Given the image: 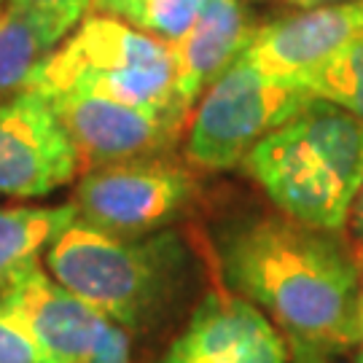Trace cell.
<instances>
[{
  "instance_id": "obj_1",
  "label": "cell",
  "mask_w": 363,
  "mask_h": 363,
  "mask_svg": "<svg viewBox=\"0 0 363 363\" xmlns=\"http://www.w3.org/2000/svg\"><path fill=\"white\" fill-rule=\"evenodd\" d=\"M218 261L229 291L256 304L291 352L331 358L363 342V277L337 232L253 216L220 232Z\"/></svg>"
},
{
  "instance_id": "obj_2",
  "label": "cell",
  "mask_w": 363,
  "mask_h": 363,
  "mask_svg": "<svg viewBox=\"0 0 363 363\" xmlns=\"http://www.w3.org/2000/svg\"><path fill=\"white\" fill-rule=\"evenodd\" d=\"M240 167L283 216L342 232L363 186V121L315 97L298 116L261 138Z\"/></svg>"
},
{
  "instance_id": "obj_3",
  "label": "cell",
  "mask_w": 363,
  "mask_h": 363,
  "mask_svg": "<svg viewBox=\"0 0 363 363\" xmlns=\"http://www.w3.org/2000/svg\"><path fill=\"white\" fill-rule=\"evenodd\" d=\"M43 259L62 286L130 331L162 320L191 280V253L169 229L118 237L76 218Z\"/></svg>"
},
{
  "instance_id": "obj_4",
  "label": "cell",
  "mask_w": 363,
  "mask_h": 363,
  "mask_svg": "<svg viewBox=\"0 0 363 363\" xmlns=\"http://www.w3.org/2000/svg\"><path fill=\"white\" fill-rule=\"evenodd\" d=\"M27 89L46 97L60 91H89L164 113L181 124L191 116L175 91V62L167 40L111 13L86 16L33 73Z\"/></svg>"
},
{
  "instance_id": "obj_5",
  "label": "cell",
  "mask_w": 363,
  "mask_h": 363,
  "mask_svg": "<svg viewBox=\"0 0 363 363\" xmlns=\"http://www.w3.org/2000/svg\"><path fill=\"white\" fill-rule=\"evenodd\" d=\"M315 94L267 76L240 54L210 84L191 116L186 159L199 169L240 167L250 148L298 116Z\"/></svg>"
},
{
  "instance_id": "obj_6",
  "label": "cell",
  "mask_w": 363,
  "mask_h": 363,
  "mask_svg": "<svg viewBox=\"0 0 363 363\" xmlns=\"http://www.w3.org/2000/svg\"><path fill=\"white\" fill-rule=\"evenodd\" d=\"M191 169L169 156H140L86 169L73 205L81 220L118 237H143L183 218L196 199Z\"/></svg>"
},
{
  "instance_id": "obj_7",
  "label": "cell",
  "mask_w": 363,
  "mask_h": 363,
  "mask_svg": "<svg viewBox=\"0 0 363 363\" xmlns=\"http://www.w3.org/2000/svg\"><path fill=\"white\" fill-rule=\"evenodd\" d=\"M0 304L27 328L49 363H130V328L76 296L35 264Z\"/></svg>"
},
{
  "instance_id": "obj_8",
  "label": "cell",
  "mask_w": 363,
  "mask_h": 363,
  "mask_svg": "<svg viewBox=\"0 0 363 363\" xmlns=\"http://www.w3.org/2000/svg\"><path fill=\"white\" fill-rule=\"evenodd\" d=\"M78 172L76 145L46 94L25 89L0 103V196L38 199Z\"/></svg>"
},
{
  "instance_id": "obj_9",
  "label": "cell",
  "mask_w": 363,
  "mask_h": 363,
  "mask_svg": "<svg viewBox=\"0 0 363 363\" xmlns=\"http://www.w3.org/2000/svg\"><path fill=\"white\" fill-rule=\"evenodd\" d=\"M49 100L76 145L84 172L113 162L167 154L186 127L164 113L89 91H60Z\"/></svg>"
},
{
  "instance_id": "obj_10",
  "label": "cell",
  "mask_w": 363,
  "mask_h": 363,
  "mask_svg": "<svg viewBox=\"0 0 363 363\" xmlns=\"http://www.w3.org/2000/svg\"><path fill=\"white\" fill-rule=\"evenodd\" d=\"M154 363H291V345L256 304L213 291Z\"/></svg>"
},
{
  "instance_id": "obj_11",
  "label": "cell",
  "mask_w": 363,
  "mask_h": 363,
  "mask_svg": "<svg viewBox=\"0 0 363 363\" xmlns=\"http://www.w3.org/2000/svg\"><path fill=\"white\" fill-rule=\"evenodd\" d=\"M358 35H363V0H342L256 27L242 54L267 76L304 86L312 70Z\"/></svg>"
},
{
  "instance_id": "obj_12",
  "label": "cell",
  "mask_w": 363,
  "mask_h": 363,
  "mask_svg": "<svg viewBox=\"0 0 363 363\" xmlns=\"http://www.w3.org/2000/svg\"><path fill=\"white\" fill-rule=\"evenodd\" d=\"M253 30L256 27L247 25L237 0H205L194 25L169 43L175 62V91L189 113L210 84L242 54Z\"/></svg>"
},
{
  "instance_id": "obj_13",
  "label": "cell",
  "mask_w": 363,
  "mask_h": 363,
  "mask_svg": "<svg viewBox=\"0 0 363 363\" xmlns=\"http://www.w3.org/2000/svg\"><path fill=\"white\" fill-rule=\"evenodd\" d=\"M78 218L76 205H6L0 208V294L30 272L38 256Z\"/></svg>"
},
{
  "instance_id": "obj_14",
  "label": "cell",
  "mask_w": 363,
  "mask_h": 363,
  "mask_svg": "<svg viewBox=\"0 0 363 363\" xmlns=\"http://www.w3.org/2000/svg\"><path fill=\"white\" fill-rule=\"evenodd\" d=\"M62 40L16 6L0 11V103L27 89L33 73Z\"/></svg>"
},
{
  "instance_id": "obj_15",
  "label": "cell",
  "mask_w": 363,
  "mask_h": 363,
  "mask_svg": "<svg viewBox=\"0 0 363 363\" xmlns=\"http://www.w3.org/2000/svg\"><path fill=\"white\" fill-rule=\"evenodd\" d=\"M304 89L363 121V35L345 43L318 70H312L304 78Z\"/></svg>"
},
{
  "instance_id": "obj_16",
  "label": "cell",
  "mask_w": 363,
  "mask_h": 363,
  "mask_svg": "<svg viewBox=\"0 0 363 363\" xmlns=\"http://www.w3.org/2000/svg\"><path fill=\"white\" fill-rule=\"evenodd\" d=\"M202 6L205 0H118L111 9V16L172 43L194 25Z\"/></svg>"
},
{
  "instance_id": "obj_17",
  "label": "cell",
  "mask_w": 363,
  "mask_h": 363,
  "mask_svg": "<svg viewBox=\"0 0 363 363\" xmlns=\"http://www.w3.org/2000/svg\"><path fill=\"white\" fill-rule=\"evenodd\" d=\"M9 3L38 19L60 40H65L70 30L84 22V13L91 0H9Z\"/></svg>"
},
{
  "instance_id": "obj_18",
  "label": "cell",
  "mask_w": 363,
  "mask_h": 363,
  "mask_svg": "<svg viewBox=\"0 0 363 363\" xmlns=\"http://www.w3.org/2000/svg\"><path fill=\"white\" fill-rule=\"evenodd\" d=\"M0 363H49L35 339L0 304Z\"/></svg>"
},
{
  "instance_id": "obj_19",
  "label": "cell",
  "mask_w": 363,
  "mask_h": 363,
  "mask_svg": "<svg viewBox=\"0 0 363 363\" xmlns=\"http://www.w3.org/2000/svg\"><path fill=\"white\" fill-rule=\"evenodd\" d=\"M352 226H355L358 237L363 240V186H361V191H358L355 205H352Z\"/></svg>"
},
{
  "instance_id": "obj_20",
  "label": "cell",
  "mask_w": 363,
  "mask_h": 363,
  "mask_svg": "<svg viewBox=\"0 0 363 363\" xmlns=\"http://www.w3.org/2000/svg\"><path fill=\"white\" fill-rule=\"evenodd\" d=\"M291 363H331L325 355H315V352H291Z\"/></svg>"
},
{
  "instance_id": "obj_21",
  "label": "cell",
  "mask_w": 363,
  "mask_h": 363,
  "mask_svg": "<svg viewBox=\"0 0 363 363\" xmlns=\"http://www.w3.org/2000/svg\"><path fill=\"white\" fill-rule=\"evenodd\" d=\"M355 363H363V350L358 352V355H355Z\"/></svg>"
},
{
  "instance_id": "obj_22",
  "label": "cell",
  "mask_w": 363,
  "mask_h": 363,
  "mask_svg": "<svg viewBox=\"0 0 363 363\" xmlns=\"http://www.w3.org/2000/svg\"><path fill=\"white\" fill-rule=\"evenodd\" d=\"M361 320H363V291H361Z\"/></svg>"
},
{
  "instance_id": "obj_23",
  "label": "cell",
  "mask_w": 363,
  "mask_h": 363,
  "mask_svg": "<svg viewBox=\"0 0 363 363\" xmlns=\"http://www.w3.org/2000/svg\"><path fill=\"white\" fill-rule=\"evenodd\" d=\"M0 11H3V0H0Z\"/></svg>"
}]
</instances>
